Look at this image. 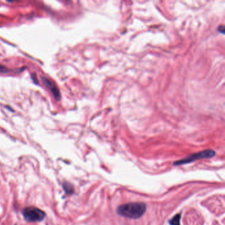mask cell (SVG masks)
<instances>
[{
	"label": "cell",
	"instance_id": "6da1fadb",
	"mask_svg": "<svg viewBox=\"0 0 225 225\" xmlns=\"http://www.w3.org/2000/svg\"><path fill=\"white\" fill-rule=\"evenodd\" d=\"M146 211V205L144 203H130L119 206L117 213L119 215L126 218L137 219L143 215Z\"/></svg>",
	"mask_w": 225,
	"mask_h": 225
},
{
	"label": "cell",
	"instance_id": "7a4b0ae2",
	"mask_svg": "<svg viewBox=\"0 0 225 225\" xmlns=\"http://www.w3.org/2000/svg\"><path fill=\"white\" fill-rule=\"evenodd\" d=\"M215 155V151L213 150H205V151H201V152L197 153L195 154H192L188 157L177 160V161L174 162L173 163L174 165L175 166H180V165H182V164H188L195 161L196 160L198 159H208V158H211L213 157Z\"/></svg>",
	"mask_w": 225,
	"mask_h": 225
},
{
	"label": "cell",
	"instance_id": "3957f363",
	"mask_svg": "<svg viewBox=\"0 0 225 225\" xmlns=\"http://www.w3.org/2000/svg\"><path fill=\"white\" fill-rule=\"evenodd\" d=\"M22 215L26 220L29 222L42 221L46 217L42 210L35 207H28L22 210Z\"/></svg>",
	"mask_w": 225,
	"mask_h": 225
},
{
	"label": "cell",
	"instance_id": "277c9868",
	"mask_svg": "<svg viewBox=\"0 0 225 225\" xmlns=\"http://www.w3.org/2000/svg\"><path fill=\"white\" fill-rule=\"evenodd\" d=\"M42 81L44 82V84L48 88L52 91V94H54V97L57 100H59L60 98V94H59V91L58 90L57 87L54 85L52 82L50 81L49 79L46 77H42Z\"/></svg>",
	"mask_w": 225,
	"mask_h": 225
},
{
	"label": "cell",
	"instance_id": "5b68a950",
	"mask_svg": "<svg viewBox=\"0 0 225 225\" xmlns=\"http://www.w3.org/2000/svg\"><path fill=\"white\" fill-rule=\"evenodd\" d=\"M180 219L181 215L180 213L176 214L174 217H173L171 220H169L170 225H180Z\"/></svg>",
	"mask_w": 225,
	"mask_h": 225
},
{
	"label": "cell",
	"instance_id": "8992f818",
	"mask_svg": "<svg viewBox=\"0 0 225 225\" xmlns=\"http://www.w3.org/2000/svg\"><path fill=\"white\" fill-rule=\"evenodd\" d=\"M63 189L66 190V191L67 193V194H71V193L73 192V186L70 184V183H64Z\"/></svg>",
	"mask_w": 225,
	"mask_h": 225
},
{
	"label": "cell",
	"instance_id": "52a82bcc",
	"mask_svg": "<svg viewBox=\"0 0 225 225\" xmlns=\"http://www.w3.org/2000/svg\"><path fill=\"white\" fill-rule=\"evenodd\" d=\"M218 31L219 32V33H220L224 34V32H225L224 26H219V28H218Z\"/></svg>",
	"mask_w": 225,
	"mask_h": 225
},
{
	"label": "cell",
	"instance_id": "ba28073f",
	"mask_svg": "<svg viewBox=\"0 0 225 225\" xmlns=\"http://www.w3.org/2000/svg\"><path fill=\"white\" fill-rule=\"evenodd\" d=\"M7 68L4 67L2 65H0V72L1 73H4V72H7Z\"/></svg>",
	"mask_w": 225,
	"mask_h": 225
}]
</instances>
